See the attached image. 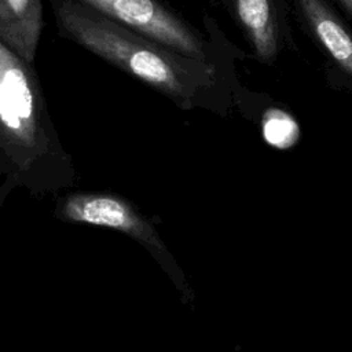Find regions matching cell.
<instances>
[{
  "label": "cell",
  "instance_id": "obj_1",
  "mask_svg": "<svg viewBox=\"0 0 352 352\" xmlns=\"http://www.w3.org/2000/svg\"><path fill=\"white\" fill-rule=\"evenodd\" d=\"M58 33L155 89L182 110L221 111L217 63L187 56L116 23L76 0H50Z\"/></svg>",
  "mask_w": 352,
  "mask_h": 352
},
{
  "label": "cell",
  "instance_id": "obj_2",
  "mask_svg": "<svg viewBox=\"0 0 352 352\" xmlns=\"http://www.w3.org/2000/svg\"><path fill=\"white\" fill-rule=\"evenodd\" d=\"M0 206L14 188L41 197L76 182L34 65L0 41Z\"/></svg>",
  "mask_w": 352,
  "mask_h": 352
},
{
  "label": "cell",
  "instance_id": "obj_3",
  "mask_svg": "<svg viewBox=\"0 0 352 352\" xmlns=\"http://www.w3.org/2000/svg\"><path fill=\"white\" fill-rule=\"evenodd\" d=\"M54 216L62 221L104 227L125 234L153 256L182 293L184 302L194 298L183 271L154 223L128 198L110 191H72L56 199Z\"/></svg>",
  "mask_w": 352,
  "mask_h": 352
},
{
  "label": "cell",
  "instance_id": "obj_4",
  "mask_svg": "<svg viewBox=\"0 0 352 352\" xmlns=\"http://www.w3.org/2000/svg\"><path fill=\"white\" fill-rule=\"evenodd\" d=\"M104 18L187 56L217 63L214 41L162 0H76Z\"/></svg>",
  "mask_w": 352,
  "mask_h": 352
},
{
  "label": "cell",
  "instance_id": "obj_5",
  "mask_svg": "<svg viewBox=\"0 0 352 352\" xmlns=\"http://www.w3.org/2000/svg\"><path fill=\"white\" fill-rule=\"evenodd\" d=\"M296 19L342 87L352 91V28L330 0H292Z\"/></svg>",
  "mask_w": 352,
  "mask_h": 352
},
{
  "label": "cell",
  "instance_id": "obj_6",
  "mask_svg": "<svg viewBox=\"0 0 352 352\" xmlns=\"http://www.w3.org/2000/svg\"><path fill=\"white\" fill-rule=\"evenodd\" d=\"M242 32L256 60L272 65L285 50L289 25L283 0H216Z\"/></svg>",
  "mask_w": 352,
  "mask_h": 352
},
{
  "label": "cell",
  "instance_id": "obj_7",
  "mask_svg": "<svg viewBox=\"0 0 352 352\" xmlns=\"http://www.w3.org/2000/svg\"><path fill=\"white\" fill-rule=\"evenodd\" d=\"M44 28L41 0H0V41L34 65Z\"/></svg>",
  "mask_w": 352,
  "mask_h": 352
},
{
  "label": "cell",
  "instance_id": "obj_8",
  "mask_svg": "<svg viewBox=\"0 0 352 352\" xmlns=\"http://www.w3.org/2000/svg\"><path fill=\"white\" fill-rule=\"evenodd\" d=\"M287 117L285 118L283 116H278V117H272L267 124H265V138L276 146H285L287 144L286 139L287 138H293L294 136V131L296 126L287 125Z\"/></svg>",
  "mask_w": 352,
  "mask_h": 352
},
{
  "label": "cell",
  "instance_id": "obj_9",
  "mask_svg": "<svg viewBox=\"0 0 352 352\" xmlns=\"http://www.w3.org/2000/svg\"><path fill=\"white\" fill-rule=\"evenodd\" d=\"M334 3L344 11L346 18L352 21V0H334Z\"/></svg>",
  "mask_w": 352,
  "mask_h": 352
}]
</instances>
